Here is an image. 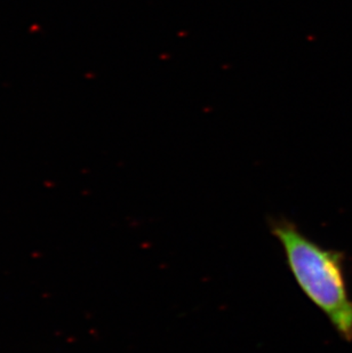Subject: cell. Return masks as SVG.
<instances>
[{
  "mask_svg": "<svg viewBox=\"0 0 352 353\" xmlns=\"http://www.w3.org/2000/svg\"><path fill=\"white\" fill-rule=\"evenodd\" d=\"M269 228L304 295L343 340L352 342V299L346 285L344 254L320 246L294 222L282 217L270 219Z\"/></svg>",
  "mask_w": 352,
  "mask_h": 353,
  "instance_id": "1",
  "label": "cell"
}]
</instances>
